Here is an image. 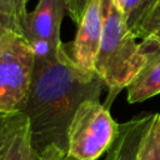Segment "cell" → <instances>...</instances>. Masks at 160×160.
Listing matches in <instances>:
<instances>
[{"mask_svg":"<svg viewBox=\"0 0 160 160\" xmlns=\"http://www.w3.org/2000/svg\"><path fill=\"white\" fill-rule=\"evenodd\" d=\"M66 10V0H39L36 8L28 12L22 35L31 46L35 58L55 55L62 48L60 29Z\"/></svg>","mask_w":160,"mask_h":160,"instance_id":"obj_5","label":"cell"},{"mask_svg":"<svg viewBox=\"0 0 160 160\" xmlns=\"http://www.w3.org/2000/svg\"><path fill=\"white\" fill-rule=\"evenodd\" d=\"M105 88L101 78L79 66L64 46L55 55L35 58L21 111L30 121L36 152L58 148L68 154V132L78 108L85 100H100Z\"/></svg>","mask_w":160,"mask_h":160,"instance_id":"obj_1","label":"cell"},{"mask_svg":"<svg viewBox=\"0 0 160 160\" xmlns=\"http://www.w3.org/2000/svg\"><path fill=\"white\" fill-rule=\"evenodd\" d=\"M146 61L139 74L126 88V98L130 104L141 102L160 94V44L144 39Z\"/></svg>","mask_w":160,"mask_h":160,"instance_id":"obj_8","label":"cell"},{"mask_svg":"<svg viewBox=\"0 0 160 160\" xmlns=\"http://www.w3.org/2000/svg\"><path fill=\"white\" fill-rule=\"evenodd\" d=\"M0 160H39L30 121L22 111L0 112Z\"/></svg>","mask_w":160,"mask_h":160,"instance_id":"obj_6","label":"cell"},{"mask_svg":"<svg viewBox=\"0 0 160 160\" xmlns=\"http://www.w3.org/2000/svg\"><path fill=\"white\" fill-rule=\"evenodd\" d=\"M150 115L132 118L124 124H120L119 135L108 151V160H136V152L142 130Z\"/></svg>","mask_w":160,"mask_h":160,"instance_id":"obj_9","label":"cell"},{"mask_svg":"<svg viewBox=\"0 0 160 160\" xmlns=\"http://www.w3.org/2000/svg\"><path fill=\"white\" fill-rule=\"evenodd\" d=\"M39 160H72L66 152L59 150L58 148H49L41 154H39Z\"/></svg>","mask_w":160,"mask_h":160,"instance_id":"obj_15","label":"cell"},{"mask_svg":"<svg viewBox=\"0 0 160 160\" xmlns=\"http://www.w3.org/2000/svg\"><path fill=\"white\" fill-rule=\"evenodd\" d=\"M35 55L22 34L0 40V112L21 111L28 99Z\"/></svg>","mask_w":160,"mask_h":160,"instance_id":"obj_4","label":"cell"},{"mask_svg":"<svg viewBox=\"0 0 160 160\" xmlns=\"http://www.w3.org/2000/svg\"><path fill=\"white\" fill-rule=\"evenodd\" d=\"M10 32L22 34V25L9 8L0 4V40Z\"/></svg>","mask_w":160,"mask_h":160,"instance_id":"obj_12","label":"cell"},{"mask_svg":"<svg viewBox=\"0 0 160 160\" xmlns=\"http://www.w3.org/2000/svg\"><path fill=\"white\" fill-rule=\"evenodd\" d=\"M136 160H160V112L149 116L139 141Z\"/></svg>","mask_w":160,"mask_h":160,"instance_id":"obj_10","label":"cell"},{"mask_svg":"<svg viewBox=\"0 0 160 160\" xmlns=\"http://www.w3.org/2000/svg\"><path fill=\"white\" fill-rule=\"evenodd\" d=\"M66 2H68V11H69L72 21L79 24L82 18V14L88 6L89 0H66Z\"/></svg>","mask_w":160,"mask_h":160,"instance_id":"obj_14","label":"cell"},{"mask_svg":"<svg viewBox=\"0 0 160 160\" xmlns=\"http://www.w3.org/2000/svg\"><path fill=\"white\" fill-rule=\"evenodd\" d=\"M118 124L100 100H85L76 110L68 132V155L72 160H98L111 149Z\"/></svg>","mask_w":160,"mask_h":160,"instance_id":"obj_3","label":"cell"},{"mask_svg":"<svg viewBox=\"0 0 160 160\" xmlns=\"http://www.w3.org/2000/svg\"><path fill=\"white\" fill-rule=\"evenodd\" d=\"M134 35L136 39H149L160 44V1L146 12Z\"/></svg>","mask_w":160,"mask_h":160,"instance_id":"obj_11","label":"cell"},{"mask_svg":"<svg viewBox=\"0 0 160 160\" xmlns=\"http://www.w3.org/2000/svg\"><path fill=\"white\" fill-rule=\"evenodd\" d=\"M102 0H89L88 6L78 24V31L72 42L71 58L85 70L94 71L96 55L102 34Z\"/></svg>","mask_w":160,"mask_h":160,"instance_id":"obj_7","label":"cell"},{"mask_svg":"<svg viewBox=\"0 0 160 160\" xmlns=\"http://www.w3.org/2000/svg\"><path fill=\"white\" fill-rule=\"evenodd\" d=\"M102 34L96 55L94 71L108 88L105 106L111 102L122 89H126L139 74L146 61L141 42L129 29L121 11L112 0H102Z\"/></svg>","mask_w":160,"mask_h":160,"instance_id":"obj_2","label":"cell"},{"mask_svg":"<svg viewBox=\"0 0 160 160\" xmlns=\"http://www.w3.org/2000/svg\"><path fill=\"white\" fill-rule=\"evenodd\" d=\"M0 4H2L6 8H9L18 16V19L21 22V25L24 26L25 18L28 15V11H26L28 0H0Z\"/></svg>","mask_w":160,"mask_h":160,"instance_id":"obj_13","label":"cell"},{"mask_svg":"<svg viewBox=\"0 0 160 160\" xmlns=\"http://www.w3.org/2000/svg\"><path fill=\"white\" fill-rule=\"evenodd\" d=\"M159 1H160V0H145V12H144V16H145L146 12H148L154 5H156ZM144 16H142V18H144ZM141 20H142V19H141ZM139 24H140V22H139Z\"/></svg>","mask_w":160,"mask_h":160,"instance_id":"obj_16","label":"cell"},{"mask_svg":"<svg viewBox=\"0 0 160 160\" xmlns=\"http://www.w3.org/2000/svg\"><path fill=\"white\" fill-rule=\"evenodd\" d=\"M112 1H114V4L116 5V8H118L120 11H122V9H124V6H125L126 0H112Z\"/></svg>","mask_w":160,"mask_h":160,"instance_id":"obj_17","label":"cell"}]
</instances>
